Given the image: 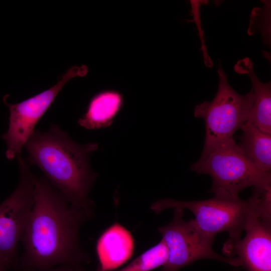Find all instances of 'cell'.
Returning a JSON list of instances; mask_svg holds the SVG:
<instances>
[{
	"label": "cell",
	"mask_w": 271,
	"mask_h": 271,
	"mask_svg": "<svg viewBox=\"0 0 271 271\" xmlns=\"http://www.w3.org/2000/svg\"><path fill=\"white\" fill-rule=\"evenodd\" d=\"M91 214L72 206L45 178L34 176V202L21 239L24 258L45 269L79 257L78 230Z\"/></svg>",
	"instance_id": "cell-1"
},
{
	"label": "cell",
	"mask_w": 271,
	"mask_h": 271,
	"mask_svg": "<svg viewBox=\"0 0 271 271\" xmlns=\"http://www.w3.org/2000/svg\"><path fill=\"white\" fill-rule=\"evenodd\" d=\"M25 162L40 168L45 178L72 206L91 212L88 198L96 175L89 164V156L98 149L95 143L80 145L56 124L49 130H35L26 143Z\"/></svg>",
	"instance_id": "cell-2"
},
{
	"label": "cell",
	"mask_w": 271,
	"mask_h": 271,
	"mask_svg": "<svg viewBox=\"0 0 271 271\" xmlns=\"http://www.w3.org/2000/svg\"><path fill=\"white\" fill-rule=\"evenodd\" d=\"M203 200L182 201L170 199L159 200L151 209L156 213L169 208H180L190 211L194 222L204 233L215 236L222 232L228 233V242L240 239L248 223L261 209L259 194L254 192L248 200H242L223 194Z\"/></svg>",
	"instance_id": "cell-3"
},
{
	"label": "cell",
	"mask_w": 271,
	"mask_h": 271,
	"mask_svg": "<svg viewBox=\"0 0 271 271\" xmlns=\"http://www.w3.org/2000/svg\"><path fill=\"white\" fill-rule=\"evenodd\" d=\"M199 174H207L212 180L210 191L238 197L243 189L252 187L263 191L270 187V173L260 170L247 157L233 138L219 145L192 164Z\"/></svg>",
	"instance_id": "cell-4"
},
{
	"label": "cell",
	"mask_w": 271,
	"mask_h": 271,
	"mask_svg": "<svg viewBox=\"0 0 271 271\" xmlns=\"http://www.w3.org/2000/svg\"><path fill=\"white\" fill-rule=\"evenodd\" d=\"M218 74V87L213 99L200 103L194 109V116L202 118L205 123V141L200 158L233 138L235 131L249 120L253 104L252 89L242 95L230 86L220 60Z\"/></svg>",
	"instance_id": "cell-5"
},
{
	"label": "cell",
	"mask_w": 271,
	"mask_h": 271,
	"mask_svg": "<svg viewBox=\"0 0 271 271\" xmlns=\"http://www.w3.org/2000/svg\"><path fill=\"white\" fill-rule=\"evenodd\" d=\"M183 209H174L172 221L158 227L167 248L168 259L162 271H178L194 261L210 258L226 262L233 266L241 265L237 258L222 256L212 249L214 236L201 230L193 219H183Z\"/></svg>",
	"instance_id": "cell-6"
},
{
	"label": "cell",
	"mask_w": 271,
	"mask_h": 271,
	"mask_svg": "<svg viewBox=\"0 0 271 271\" xmlns=\"http://www.w3.org/2000/svg\"><path fill=\"white\" fill-rule=\"evenodd\" d=\"M20 170L18 185L0 204V262L7 267L13 264L34 202V176L30 167L17 156Z\"/></svg>",
	"instance_id": "cell-7"
},
{
	"label": "cell",
	"mask_w": 271,
	"mask_h": 271,
	"mask_svg": "<svg viewBox=\"0 0 271 271\" xmlns=\"http://www.w3.org/2000/svg\"><path fill=\"white\" fill-rule=\"evenodd\" d=\"M85 66H73L67 70L54 86L21 102H4L9 110L7 131L2 136L6 142V156L12 160L20 155L23 147L35 130V127L47 111L64 86L71 79L86 74Z\"/></svg>",
	"instance_id": "cell-8"
},
{
	"label": "cell",
	"mask_w": 271,
	"mask_h": 271,
	"mask_svg": "<svg viewBox=\"0 0 271 271\" xmlns=\"http://www.w3.org/2000/svg\"><path fill=\"white\" fill-rule=\"evenodd\" d=\"M244 230L243 238L224 244V252L237 255L248 271H271V215L257 214Z\"/></svg>",
	"instance_id": "cell-9"
},
{
	"label": "cell",
	"mask_w": 271,
	"mask_h": 271,
	"mask_svg": "<svg viewBox=\"0 0 271 271\" xmlns=\"http://www.w3.org/2000/svg\"><path fill=\"white\" fill-rule=\"evenodd\" d=\"M133 249L130 233L120 224H113L103 232L96 243L99 269L109 271L117 268L130 258Z\"/></svg>",
	"instance_id": "cell-10"
},
{
	"label": "cell",
	"mask_w": 271,
	"mask_h": 271,
	"mask_svg": "<svg viewBox=\"0 0 271 271\" xmlns=\"http://www.w3.org/2000/svg\"><path fill=\"white\" fill-rule=\"evenodd\" d=\"M235 72L246 74L251 80L254 101L249 120L261 131L271 134V83H263L256 76L250 59L239 60L234 66Z\"/></svg>",
	"instance_id": "cell-11"
},
{
	"label": "cell",
	"mask_w": 271,
	"mask_h": 271,
	"mask_svg": "<svg viewBox=\"0 0 271 271\" xmlns=\"http://www.w3.org/2000/svg\"><path fill=\"white\" fill-rule=\"evenodd\" d=\"M240 129V148L260 170L270 173L271 134L261 131L249 120Z\"/></svg>",
	"instance_id": "cell-12"
},
{
	"label": "cell",
	"mask_w": 271,
	"mask_h": 271,
	"mask_svg": "<svg viewBox=\"0 0 271 271\" xmlns=\"http://www.w3.org/2000/svg\"><path fill=\"white\" fill-rule=\"evenodd\" d=\"M121 96L114 92H104L95 95L90 100L87 111L78 123L88 129L109 126L121 104Z\"/></svg>",
	"instance_id": "cell-13"
},
{
	"label": "cell",
	"mask_w": 271,
	"mask_h": 271,
	"mask_svg": "<svg viewBox=\"0 0 271 271\" xmlns=\"http://www.w3.org/2000/svg\"><path fill=\"white\" fill-rule=\"evenodd\" d=\"M167 259V248L161 239L158 244L146 250L123 268L109 271H150L163 266ZM96 271L104 270L98 268Z\"/></svg>",
	"instance_id": "cell-14"
},
{
	"label": "cell",
	"mask_w": 271,
	"mask_h": 271,
	"mask_svg": "<svg viewBox=\"0 0 271 271\" xmlns=\"http://www.w3.org/2000/svg\"><path fill=\"white\" fill-rule=\"evenodd\" d=\"M263 8L252 9L247 33L251 35L257 32L262 34L264 43L270 46V1H261Z\"/></svg>",
	"instance_id": "cell-15"
},
{
	"label": "cell",
	"mask_w": 271,
	"mask_h": 271,
	"mask_svg": "<svg viewBox=\"0 0 271 271\" xmlns=\"http://www.w3.org/2000/svg\"><path fill=\"white\" fill-rule=\"evenodd\" d=\"M208 3V1H190L192 8L191 13L193 18L192 21L196 24L198 30L199 38L201 41V50L202 52L204 64L206 67L212 68L213 66V63L208 53L207 47L205 45L204 33L202 28L200 12V8L201 4H207Z\"/></svg>",
	"instance_id": "cell-16"
},
{
	"label": "cell",
	"mask_w": 271,
	"mask_h": 271,
	"mask_svg": "<svg viewBox=\"0 0 271 271\" xmlns=\"http://www.w3.org/2000/svg\"><path fill=\"white\" fill-rule=\"evenodd\" d=\"M53 271H79L78 270L75 269L71 267H64L60 269H58Z\"/></svg>",
	"instance_id": "cell-17"
},
{
	"label": "cell",
	"mask_w": 271,
	"mask_h": 271,
	"mask_svg": "<svg viewBox=\"0 0 271 271\" xmlns=\"http://www.w3.org/2000/svg\"><path fill=\"white\" fill-rule=\"evenodd\" d=\"M7 267L0 262V271H6Z\"/></svg>",
	"instance_id": "cell-18"
}]
</instances>
